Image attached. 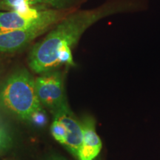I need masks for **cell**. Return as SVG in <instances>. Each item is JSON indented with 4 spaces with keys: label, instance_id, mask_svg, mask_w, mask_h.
I'll use <instances>...</instances> for the list:
<instances>
[{
    "label": "cell",
    "instance_id": "cell-1",
    "mask_svg": "<svg viewBox=\"0 0 160 160\" xmlns=\"http://www.w3.org/2000/svg\"><path fill=\"white\" fill-rule=\"evenodd\" d=\"M148 3L149 0H105L94 8L71 11L33 46L28 57L30 68L45 73L63 65L75 66L73 49L90 27L113 15L145 11Z\"/></svg>",
    "mask_w": 160,
    "mask_h": 160
},
{
    "label": "cell",
    "instance_id": "cell-2",
    "mask_svg": "<svg viewBox=\"0 0 160 160\" xmlns=\"http://www.w3.org/2000/svg\"><path fill=\"white\" fill-rule=\"evenodd\" d=\"M0 106L25 121H31L33 113L42 109L35 79L27 70H18L4 82L0 88Z\"/></svg>",
    "mask_w": 160,
    "mask_h": 160
},
{
    "label": "cell",
    "instance_id": "cell-3",
    "mask_svg": "<svg viewBox=\"0 0 160 160\" xmlns=\"http://www.w3.org/2000/svg\"><path fill=\"white\" fill-rule=\"evenodd\" d=\"M73 11L31 7L0 11V32L26 29L50 20L60 21Z\"/></svg>",
    "mask_w": 160,
    "mask_h": 160
},
{
    "label": "cell",
    "instance_id": "cell-4",
    "mask_svg": "<svg viewBox=\"0 0 160 160\" xmlns=\"http://www.w3.org/2000/svg\"><path fill=\"white\" fill-rule=\"evenodd\" d=\"M35 85L40 103L52 113L69 107L62 72L54 70L44 73L35 79Z\"/></svg>",
    "mask_w": 160,
    "mask_h": 160
},
{
    "label": "cell",
    "instance_id": "cell-5",
    "mask_svg": "<svg viewBox=\"0 0 160 160\" xmlns=\"http://www.w3.org/2000/svg\"><path fill=\"white\" fill-rule=\"evenodd\" d=\"M59 21L50 20L26 29L0 32V52H14L27 47L31 42L53 28Z\"/></svg>",
    "mask_w": 160,
    "mask_h": 160
},
{
    "label": "cell",
    "instance_id": "cell-6",
    "mask_svg": "<svg viewBox=\"0 0 160 160\" xmlns=\"http://www.w3.org/2000/svg\"><path fill=\"white\" fill-rule=\"evenodd\" d=\"M54 119L59 120L67 129V139L64 146L77 159L83 139V129L79 122L69 107L53 113Z\"/></svg>",
    "mask_w": 160,
    "mask_h": 160
},
{
    "label": "cell",
    "instance_id": "cell-7",
    "mask_svg": "<svg viewBox=\"0 0 160 160\" xmlns=\"http://www.w3.org/2000/svg\"><path fill=\"white\" fill-rule=\"evenodd\" d=\"M83 129V139L78 160H94L102 147L101 139L96 131L95 121L90 116L84 117L81 122Z\"/></svg>",
    "mask_w": 160,
    "mask_h": 160
},
{
    "label": "cell",
    "instance_id": "cell-8",
    "mask_svg": "<svg viewBox=\"0 0 160 160\" xmlns=\"http://www.w3.org/2000/svg\"><path fill=\"white\" fill-rule=\"evenodd\" d=\"M13 9H22L35 6H48L57 10H77L88 0H4Z\"/></svg>",
    "mask_w": 160,
    "mask_h": 160
},
{
    "label": "cell",
    "instance_id": "cell-9",
    "mask_svg": "<svg viewBox=\"0 0 160 160\" xmlns=\"http://www.w3.org/2000/svg\"><path fill=\"white\" fill-rule=\"evenodd\" d=\"M51 131L53 138L64 145L67 139V129L65 125L61 121L54 119L51 125Z\"/></svg>",
    "mask_w": 160,
    "mask_h": 160
},
{
    "label": "cell",
    "instance_id": "cell-10",
    "mask_svg": "<svg viewBox=\"0 0 160 160\" xmlns=\"http://www.w3.org/2000/svg\"><path fill=\"white\" fill-rule=\"evenodd\" d=\"M47 118H46L45 111H44L43 108L33 113V116L31 117V121L35 123L36 125H45L46 121H47Z\"/></svg>",
    "mask_w": 160,
    "mask_h": 160
},
{
    "label": "cell",
    "instance_id": "cell-11",
    "mask_svg": "<svg viewBox=\"0 0 160 160\" xmlns=\"http://www.w3.org/2000/svg\"><path fill=\"white\" fill-rule=\"evenodd\" d=\"M11 139L5 131L0 128V151L7 148L11 143Z\"/></svg>",
    "mask_w": 160,
    "mask_h": 160
},
{
    "label": "cell",
    "instance_id": "cell-12",
    "mask_svg": "<svg viewBox=\"0 0 160 160\" xmlns=\"http://www.w3.org/2000/svg\"><path fill=\"white\" fill-rule=\"evenodd\" d=\"M13 8L10 6L4 0H0V11H11Z\"/></svg>",
    "mask_w": 160,
    "mask_h": 160
},
{
    "label": "cell",
    "instance_id": "cell-13",
    "mask_svg": "<svg viewBox=\"0 0 160 160\" xmlns=\"http://www.w3.org/2000/svg\"><path fill=\"white\" fill-rule=\"evenodd\" d=\"M48 160H68V159H65V158L62 157V156L57 154V153H53V154H51L48 158Z\"/></svg>",
    "mask_w": 160,
    "mask_h": 160
}]
</instances>
